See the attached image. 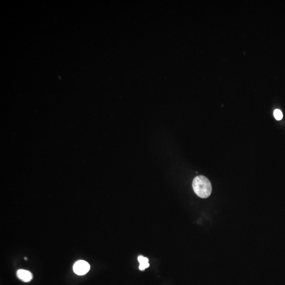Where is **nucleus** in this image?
Returning a JSON list of instances; mask_svg holds the SVG:
<instances>
[{
    "instance_id": "obj_3",
    "label": "nucleus",
    "mask_w": 285,
    "mask_h": 285,
    "mask_svg": "<svg viewBox=\"0 0 285 285\" xmlns=\"http://www.w3.org/2000/svg\"><path fill=\"white\" fill-rule=\"evenodd\" d=\"M17 275L19 279H20L22 282H30L33 278V275L31 272L24 269L18 270Z\"/></svg>"
},
{
    "instance_id": "obj_2",
    "label": "nucleus",
    "mask_w": 285,
    "mask_h": 285,
    "mask_svg": "<svg viewBox=\"0 0 285 285\" xmlns=\"http://www.w3.org/2000/svg\"><path fill=\"white\" fill-rule=\"evenodd\" d=\"M73 270L77 275H85L90 270V265L86 261H77L73 265Z\"/></svg>"
},
{
    "instance_id": "obj_4",
    "label": "nucleus",
    "mask_w": 285,
    "mask_h": 285,
    "mask_svg": "<svg viewBox=\"0 0 285 285\" xmlns=\"http://www.w3.org/2000/svg\"><path fill=\"white\" fill-rule=\"evenodd\" d=\"M138 260L139 262V269L141 270H144L146 268L149 267L150 264L148 263V259L147 258L139 256L138 257Z\"/></svg>"
},
{
    "instance_id": "obj_1",
    "label": "nucleus",
    "mask_w": 285,
    "mask_h": 285,
    "mask_svg": "<svg viewBox=\"0 0 285 285\" xmlns=\"http://www.w3.org/2000/svg\"><path fill=\"white\" fill-rule=\"evenodd\" d=\"M195 193L201 198H208L212 192V185L208 178L199 175L195 177L192 183Z\"/></svg>"
},
{
    "instance_id": "obj_5",
    "label": "nucleus",
    "mask_w": 285,
    "mask_h": 285,
    "mask_svg": "<svg viewBox=\"0 0 285 285\" xmlns=\"http://www.w3.org/2000/svg\"><path fill=\"white\" fill-rule=\"evenodd\" d=\"M274 117L276 118V119L277 121H280L283 117L282 113L280 110L278 109H275V111L274 112Z\"/></svg>"
}]
</instances>
